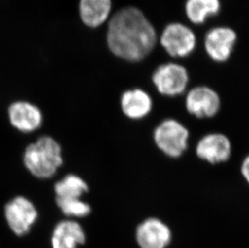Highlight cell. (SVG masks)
Masks as SVG:
<instances>
[{"mask_svg":"<svg viewBox=\"0 0 249 248\" xmlns=\"http://www.w3.org/2000/svg\"><path fill=\"white\" fill-rule=\"evenodd\" d=\"M107 40L112 53L125 61L146 58L158 42V34L145 15L137 7L118 11L109 22Z\"/></svg>","mask_w":249,"mask_h":248,"instance_id":"6da1fadb","label":"cell"},{"mask_svg":"<svg viewBox=\"0 0 249 248\" xmlns=\"http://www.w3.org/2000/svg\"><path fill=\"white\" fill-rule=\"evenodd\" d=\"M24 164L28 172L36 177H52L63 164L61 145L53 137L41 136L27 147Z\"/></svg>","mask_w":249,"mask_h":248,"instance_id":"7a4b0ae2","label":"cell"},{"mask_svg":"<svg viewBox=\"0 0 249 248\" xmlns=\"http://www.w3.org/2000/svg\"><path fill=\"white\" fill-rule=\"evenodd\" d=\"M190 131L181 121L167 118L156 126L153 138L156 147L165 157L178 159L189 148Z\"/></svg>","mask_w":249,"mask_h":248,"instance_id":"3957f363","label":"cell"},{"mask_svg":"<svg viewBox=\"0 0 249 248\" xmlns=\"http://www.w3.org/2000/svg\"><path fill=\"white\" fill-rule=\"evenodd\" d=\"M152 81L159 94L168 98H174L186 91L190 77L185 66L169 62L162 64L156 69Z\"/></svg>","mask_w":249,"mask_h":248,"instance_id":"277c9868","label":"cell"},{"mask_svg":"<svg viewBox=\"0 0 249 248\" xmlns=\"http://www.w3.org/2000/svg\"><path fill=\"white\" fill-rule=\"evenodd\" d=\"M160 41L163 49L174 58L186 57L196 47L195 33L181 23L168 24L162 31Z\"/></svg>","mask_w":249,"mask_h":248,"instance_id":"5b68a950","label":"cell"},{"mask_svg":"<svg viewBox=\"0 0 249 248\" xmlns=\"http://www.w3.org/2000/svg\"><path fill=\"white\" fill-rule=\"evenodd\" d=\"M219 93L207 86H197L186 93L185 107L194 117L204 120L215 117L221 109Z\"/></svg>","mask_w":249,"mask_h":248,"instance_id":"8992f818","label":"cell"},{"mask_svg":"<svg viewBox=\"0 0 249 248\" xmlns=\"http://www.w3.org/2000/svg\"><path fill=\"white\" fill-rule=\"evenodd\" d=\"M4 217L10 230L17 236H24L37 220L38 212L29 199L18 196L5 206Z\"/></svg>","mask_w":249,"mask_h":248,"instance_id":"52a82bcc","label":"cell"},{"mask_svg":"<svg viewBox=\"0 0 249 248\" xmlns=\"http://www.w3.org/2000/svg\"><path fill=\"white\" fill-rule=\"evenodd\" d=\"M195 154L198 159L210 164H223L232 155V143L225 134L210 132L202 136L195 145Z\"/></svg>","mask_w":249,"mask_h":248,"instance_id":"ba28073f","label":"cell"},{"mask_svg":"<svg viewBox=\"0 0 249 248\" xmlns=\"http://www.w3.org/2000/svg\"><path fill=\"white\" fill-rule=\"evenodd\" d=\"M237 40L235 31L228 27L212 28L205 35V50L210 58L216 62H225L230 58Z\"/></svg>","mask_w":249,"mask_h":248,"instance_id":"9c48e42d","label":"cell"},{"mask_svg":"<svg viewBox=\"0 0 249 248\" xmlns=\"http://www.w3.org/2000/svg\"><path fill=\"white\" fill-rule=\"evenodd\" d=\"M169 227L160 218H146L136 230L137 244L141 248H165L171 241Z\"/></svg>","mask_w":249,"mask_h":248,"instance_id":"30bf717a","label":"cell"},{"mask_svg":"<svg viewBox=\"0 0 249 248\" xmlns=\"http://www.w3.org/2000/svg\"><path fill=\"white\" fill-rule=\"evenodd\" d=\"M8 120L18 131L30 133L42 125L43 115L38 106L26 101L12 103L7 110Z\"/></svg>","mask_w":249,"mask_h":248,"instance_id":"8fae6325","label":"cell"},{"mask_svg":"<svg viewBox=\"0 0 249 248\" xmlns=\"http://www.w3.org/2000/svg\"><path fill=\"white\" fill-rule=\"evenodd\" d=\"M120 107L127 119L134 121L142 120L153 111V98L141 88L127 89L120 98Z\"/></svg>","mask_w":249,"mask_h":248,"instance_id":"7c38bea8","label":"cell"},{"mask_svg":"<svg viewBox=\"0 0 249 248\" xmlns=\"http://www.w3.org/2000/svg\"><path fill=\"white\" fill-rule=\"evenodd\" d=\"M85 242L86 233L83 227L76 221H61L53 230L52 248H78Z\"/></svg>","mask_w":249,"mask_h":248,"instance_id":"4fadbf2b","label":"cell"},{"mask_svg":"<svg viewBox=\"0 0 249 248\" xmlns=\"http://www.w3.org/2000/svg\"><path fill=\"white\" fill-rule=\"evenodd\" d=\"M111 7V0H80L81 19L88 27L97 28L108 19Z\"/></svg>","mask_w":249,"mask_h":248,"instance_id":"5bb4252c","label":"cell"},{"mask_svg":"<svg viewBox=\"0 0 249 248\" xmlns=\"http://www.w3.org/2000/svg\"><path fill=\"white\" fill-rule=\"evenodd\" d=\"M221 7L219 0H187L186 17L193 24H202L209 17L219 13Z\"/></svg>","mask_w":249,"mask_h":248,"instance_id":"9a60e30c","label":"cell"},{"mask_svg":"<svg viewBox=\"0 0 249 248\" xmlns=\"http://www.w3.org/2000/svg\"><path fill=\"white\" fill-rule=\"evenodd\" d=\"M89 190L87 182L79 176L69 174L55 184L56 198H81Z\"/></svg>","mask_w":249,"mask_h":248,"instance_id":"2e32d148","label":"cell"},{"mask_svg":"<svg viewBox=\"0 0 249 248\" xmlns=\"http://www.w3.org/2000/svg\"><path fill=\"white\" fill-rule=\"evenodd\" d=\"M56 205L67 217L84 218L91 212L89 204L81 198H56Z\"/></svg>","mask_w":249,"mask_h":248,"instance_id":"e0dca14e","label":"cell"},{"mask_svg":"<svg viewBox=\"0 0 249 248\" xmlns=\"http://www.w3.org/2000/svg\"><path fill=\"white\" fill-rule=\"evenodd\" d=\"M240 173L243 178L249 185V154L244 158L240 164Z\"/></svg>","mask_w":249,"mask_h":248,"instance_id":"ac0fdd59","label":"cell"}]
</instances>
